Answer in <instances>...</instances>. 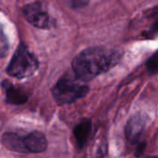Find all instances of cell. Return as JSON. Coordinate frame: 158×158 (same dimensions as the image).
Here are the masks:
<instances>
[{
  "instance_id": "6da1fadb",
  "label": "cell",
  "mask_w": 158,
  "mask_h": 158,
  "mask_svg": "<svg viewBox=\"0 0 158 158\" xmlns=\"http://www.w3.org/2000/svg\"><path fill=\"white\" fill-rule=\"evenodd\" d=\"M121 53L105 47H90L81 52L72 61L74 75L82 81H89L106 72L120 59Z\"/></svg>"
},
{
  "instance_id": "7a4b0ae2",
  "label": "cell",
  "mask_w": 158,
  "mask_h": 158,
  "mask_svg": "<svg viewBox=\"0 0 158 158\" xmlns=\"http://www.w3.org/2000/svg\"><path fill=\"white\" fill-rule=\"evenodd\" d=\"M3 145L8 150L18 153H43L47 148L45 136L39 131H33L26 136L16 133H5L2 137Z\"/></svg>"
},
{
  "instance_id": "3957f363",
  "label": "cell",
  "mask_w": 158,
  "mask_h": 158,
  "mask_svg": "<svg viewBox=\"0 0 158 158\" xmlns=\"http://www.w3.org/2000/svg\"><path fill=\"white\" fill-rule=\"evenodd\" d=\"M82 82L84 81L76 76L70 77L68 75L62 77L52 89V94L56 103L60 106L69 105L84 97L88 94L89 88Z\"/></svg>"
},
{
  "instance_id": "277c9868",
  "label": "cell",
  "mask_w": 158,
  "mask_h": 158,
  "mask_svg": "<svg viewBox=\"0 0 158 158\" xmlns=\"http://www.w3.org/2000/svg\"><path fill=\"white\" fill-rule=\"evenodd\" d=\"M38 68L39 62L36 56L29 51L24 44H20L6 68V72L12 77L23 79L32 76Z\"/></svg>"
},
{
  "instance_id": "5b68a950",
  "label": "cell",
  "mask_w": 158,
  "mask_h": 158,
  "mask_svg": "<svg viewBox=\"0 0 158 158\" xmlns=\"http://www.w3.org/2000/svg\"><path fill=\"white\" fill-rule=\"evenodd\" d=\"M22 13L25 19L34 27L47 29L51 26V19L45 4L34 2L23 6Z\"/></svg>"
},
{
  "instance_id": "8992f818",
  "label": "cell",
  "mask_w": 158,
  "mask_h": 158,
  "mask_svg": "<svg viewBox=\"0 0 158 158\" xmlns=\"http://www.w3.org/2000/svg\"><path fill=\"white\" fill-rule=\"evenodd\" d=\"M146 126V121L143 116L141 115H135L133 116L128 122L126 126V136L127 139L132 143H137L141 138L142 135L144 132V129Z\"/></svg>"
},
{
  "instance_id": "52a82bcc",
  "label": "cell",
  "mask_w": 158,
  "mask_h": 158,
  "mask_svg": "<svg viewBox=\"0 0 158 158\" xmlns=\"http://www.w3.org/2000/svg\"><path fill=\"white\" fill-rule=\"evenodd\" d=\"M2 86L8 103L13 105H22L27 102L29 98V93L24 91L22 88L16 87L9 81L3 82Z\"/></svg>"
},
{
  "instance_id": "ba28073f",
  "label": "cell",
  "mask_w": 158,
  "mask_h": 158,
  "mask_svg": "<svg viewBox=\"0 0 158 158\" xmlns=\"http://www.w3.org/2000/svg\"><path fill=\"white\" fill-rule=\"evenodd\" d=\"M92 128V122L89 119H84L80 122L74 129V136L76 143L80 148H82L87 142V139L90 135Z\"/></svg>"
},
{
  "instance_id": "9c48e42d",
  "label": "cell",
  "mask_w": 158,
  "mask_h": 158,
  "mask_svg": "<svg viewBox=\"0 0 158 158\" xmlns=\"http://www.w3.org/2000/svg\"><path fill=\"white\" fill-rule=\"evenodd\" d=\"M9 44L7 37L3 30V27L0 25V58L5 57L8 52Z\"/></svg>"
},
{
  "instance_id": "30bf717a",
  "label": "cell",
  "mask_w": 158,
  "mask_h": 158,
  "mask_svg": "<svg viewBox=\"0 0 158 158\" xmlns=\"http://www.w3.org/2000/svg\"><path fill=\"white\" fill-rule=\"evenodd\" d=\"M146 68L148 71L152 74L158 73V50L147 60Z\"/></svg>"
},
{
  "instance_id": "8fae6325",
  "label": "cell",
  "mask_w": 158,
  "mask_h": 158,
  "mask_svg": "<svg viewBox=\"0 0 158 158\" xmlns=\"http://www.w3.org/2000/svg\"><path fill=\"white\" fill-rule=\"evenodd\" d=\"M67 5L72 8H81L85 6L91 0H64Z\"/></svg>"
},
{
  "instance_id": "7c38bea8",
  "label": "cell",
  "mask_w": 158,
  "mask_h": 158,
  "mask_svg": "<svg viewBox=\"0 0 158 158\" xmlns=\"http://www.w3.org/2000/svg\"><path fill=\"white\" fill-rule=\"evenodd\" d=\"M152 31L155 32V33H158V20L155 23V25H154V27L152 29Z\"/></svg>"
}]
</instances>
